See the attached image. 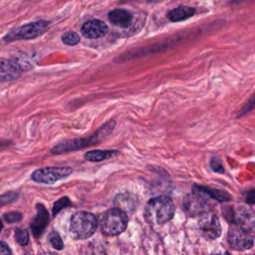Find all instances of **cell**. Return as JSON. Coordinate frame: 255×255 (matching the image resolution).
Returning a JSON list of instances; mask_svg holds the SVG:
<instances>
[{
  "label": "cell",
  "instance_id": "obj_24",
  "mask_svg": "<svg viewBox=\"0 0 255 255\" xmlns=\"http://www.w3.org/2000/svg\"><path fill=\"white\" fill-rule=\"evenodd\" d=\"M0 255H12L10 248L3 241H0Z\"/></svg>",
  "mask_w": 255,
  "mask_h": 255
},
{
  "label": "cell",
  "instance_id": "obj_15",
  "mask_svg": "<svg viewBox=\"0 0 255 255\" xmlns=\"http://www.w3.org/2000/svg\"><path fill=\"white\" fill-rule=\"evenodd\" d=\"M195 13V9L190 6L181 5L167 13V18L172 22H179L192 17Z\"/></svg>",
  "mask_w": 255,
  "mask_h": 255
},
{
  "label": "cell",
  "instance_id": "obj_13",
  "mask_svg": "<svg viewBox=\"0 0 255 255\" xmlns=\"http://www.w3.org/2000/svg\"><path fill=\"white\" fill-rule=\"evenodd\" d=\"M36 209H37V214L32 220L30 226H31L33 235L36 238H38L39 236L42 235V233L44 232L45 228L49 223V214L45 206L40 203L36 205Z\"/></svg>",
  "mask_w": 255,
  "mask_h": 255
},
{
  "label": "cell",
  "instance_id": "obj_28",
  "mask_svg": "<svg viewBox=\"0 0 255 255\" xmlns=\"http://www.w3.org/2000/svg\"><path fill=\"white\" fill-rule=\"evenodd\" d=\"M213 255H231V254H229L227 252H223V253H218V254H213Z\"/></svg>",
  "mask_w": 255,
  "mask_h": 255
},
{
  "label": "cell",
  "instance_id": "obj_4",
  "mask_svg": "<svg viewBox=\"0 0 255 255\" xmlns=\"http://www.w3.org/2000/svg\"><path fill=\"white\" fill-rule=\"evenodd\" d=\"M128 225V217L120 208L107 210L100 219V227L103 234L114 236L122 233Z\"/></svg>",
  "mask_w": 255,
  "mask_h": 255
},
{
  "label": "cell",
  "instance_id": "obj_27",
  "mask_svg": "<svg viewBox=\"0 0 255 255\" xmlns=\"http://www.w3.org/2000/svg\"><path fill=\"white\" fill-rule=\"evenodd\" d=\"M246 1H249V0H230V4L231 5H237V4H240V3H243V2H246Z\"/></svg>",
  "mask_w": 255,
  "mask_h": 255
},
{
  "label": "cell",
  "instance_id": "obj_11",
  "mask_svg": "<svg viewBox=\"0 0 255 255\" xmlns=\"http://www.w3.org/2000/svg\"><path fill=\"white\" fill-rule=\"evenodd\" d=\"M23 71V68L17 61L0 58V82L16 80L22 75Z\"/></svg>",
  "mask_w": 255,
  "mask_h": 255
},
{
  "label": "cell",
  "instance_id": "obj_10",
  "mask_svg": "<svg viewBox=\"0 0 255 255\" xmlns=\"http://www.w3.org/2000/svg\"><path fill=\"white\" fill-rule=\"evenodd\" d=\"M199 229L202 235L207 239H215L221 234V226L216 215L205 212L201 214L198 221Z\"/></svg>",
  "mask_w": 255,
  "mask_h": 255
},
{
  "label": "cell",
  "instance_id": "obj_23",
  "mask_svg": "<svg viewBox=\"0 0 255 255\" xmlns=\"http://www.w3.org/2000/svg\"><path fill=\"white\" fill-rule=\"evenodd\" d=\"M4 218L7 222L9 223H13V222H16V221H19L21 220L22 218V214L20 212H17V211H14V212H8L6 214H4Z\"/></svg>",
  "mask_w": 255,
  "mask_h": 255
},
{
  "label": "cell",
  "instance_id": "obj_26",
  "mask_svg": "<svg viewBox=\"0 0 255 255\" xmlns=\"http://www.w3.org/2000/svg\"><path fill=\"white\" fill-rule=\"evenodd\" d=\"M155 0H121L120 3H129V2H139V3H150Z\"/></svg>",
  "mask_w": 255,
  "mask_h": 255
},
{
  "label": "cell",
  "instance_id": "obj_21",
  "mask_svg": "<svg viewBox=\"0 0 255 255\" xmlns=\"http://www.w3.org/2000/svg\"><path fill=\"white\" fill-rule=\"evenodd\" d=\"M15 239L21 245H26L29 241V234L26 229L17 228L15 230Z\"/></svg>",
  "mask_w": 255,
  "mask_h": 255
},
{
  "label": "cell",
  "instance_id": "obj_31",
  "mask_svg": "<svg viewBox=\"0 0 255 255\" xmlns=\"http://www.w3.org/2000/svg\"><path fill=\"white\" fill-rule=\"evenodd\" d=\"M25 255H32V254H30V253H26Z\"/></svg>",
  "mask_w": 255,
  "mask_h": 255
},
{
  "label": "cell",
  "instance_id": "obj_3",
  "mask_svg": "<svg viewBox=\"0 0 255 255\" xmlns=\"http://www.w3.org/2000/svg\"><path fill=\"white\" fill-rule=\"evenodd\" d=\"M97 227L98 220L90 212H77L71 217L70 232L74 238L87 239L94 234Z\"/></svg>",
  "mask_w": 255,
  "mask_h": 255
},
{
  "label": "cell",
  "instance_id": "obj_9",
  "mask_svg": "<svg viewBox=\"0 0 255 255\" xmlns=\"http://www.w3.org/2000/svg\"><path fill=\"white\" fill-rule=\"evenodd\" d=\"M183 206L186 212L191 216L207 212L208 201L206 199V194L193 187V192L184 197Z\"/></svg>",
  "mask_w": 255,
  "mask_h": 255
},
{
  "label": "cell",
  "instance_id": "obj_7",
  "mask_svg": "<svg viewBox=\"0 0 255 255\" xmlns=\"http://www.w3.org/2000/svg\"><path fill=\"white\" fill-rule=\"evenodd\" d=\"M73 172L71 167L68 166H48L36 169L31 178L35 182L44 183V184H53L61 179H64L71 175Z\"/></svg>",
  "mask_w": 255,
  "mask_h": 255
},
{
  "label": "cell",
  "instance_id": "obj_1",
  "mask_svg": "<svg viewBox=\"0 0 255 255\" xmlns=\"http://www.w3.org/2000/svg\"><path fill=\"white\" fill-rule=\"evenodd\" d=\"M115 127V122L110 121L107 123L105 126H103L95 134L86 137V138H75V139H69V140H64L57 145H55L51 152L53 154H61V153H66L69 151H74L78 150L81 148H84L89 145H94L102 141L107 135L111 133Z\"/></svg>",
  "mask_w": 255,
  "mask_h": 255
},
{
  "label": "cell",
  "instance_id": "obj_16",
  "mask_svg": "<svg viewBox=\"0 0 255 255\" xmlns=\"http://www.w3.org/2000/svg\"><path fill=\"white\" fill-rule=\"evenodd\" d=\"M120 151L119 150H101V149H95V150H90L88 152L85 153V159L89 160V161H101L113 156H116L117 154H119Z\"/></svg>",
  "mask_w": 255,
  "mask_h": 255
},
{
  "label": "cell",
  "instance_id": "obj_30",
  "mask_svg": "<svg viewBox=\"0 0 255 255\" xmlns=\"http://www.w3.org/2000/svg\"><path fill=\"white\" fill-rule=\"evenodd\" d=\"M2 227H3V224H2V221L0 220V230L2 229Z\"/></svg>",
  "mask_w": 255,
  "mask_h": 255
},
{
  "label": "cell",
  "instance_id": "obj_22",
  "mask_svg": "<svg viewBox=\"0 0 255 255\" xmlns=\"http://www.w3.org/2000/svg\"><path fill=\"white\" fill-rule=\"evenodd\" d=\"M49 241L51 243V245L57 249V250H61L64 248V243L62 241V238L60 237V235L57 232H52L49 235Z\"/></svg>",
  "mask_w": 255,
  "mask_h": 255
},
{
  "label": "cell",
  "instance_id": "obj_17",
  "mask_svg": "<svg viewBox=\"0 0 255 255\" xmlns=\"http://www.w3.org/2000/svg\"><path fill=\"white\" fill-rule=\"evenodd\" d=\"M193 187H195L196 189L200 190L201 192L205 193L206 196H209L215 200L218 201H227L230 200L231 197L229 196L228 193L222 191V190H216V189H211V188H207V187H202V186H198V185H194Z\"/></svg>",
  "mask_w": 255,
  "mask_h": 255
},
{
  "label": "cell",
  "instance_id": "obj_12",
  "mask_svg": "<svg viewBox=\"0 0 255 255\" xmlns=\"http://www.w3.org/2000/svg\"><path fill=\"white\" fill-rule=\"evenodd\" d=\"M81 32L83 36L88 39H98L107 34L108 26L102 20L92 19L83 24Z\"/></svg>",
  "mask_w": 255,
  "mask_h": 255
},
{
  "label": "cell",
  "instance_id": "obj_14",
  "mask_svg": "<svg viewBox=\"0 0 255 255\" xmlns=\"http://www.w3.org/2000/svg\"><path fill=\"white\" fill-rule=\"evenodd\" d=\"M109 20L110 22L121 28H128L132 23V15L124 9H114L109 12Z\"/></svg>",
  "mask_w": 255,
  "mask_h": 255
},
{
  "label": "cell",
  "instance_id": "obj_18",
  "mask_svg": "<svg viewBox=\"0 0 255 255\" xmlns=\"http://www.w3.org/2000/svg\"><path fill=\"white\" fill-rule=\"evenodd\" d=\"M62 42L68 46H75L80 43V36L74 31H68L62 35Z\"/></svg>",
  "mask_w": 255,
  "mask_h": 255
},
{
  "label": "cell",
  "instance_id": "obj_20",
  "mask_svg": "<svg viewBox=\"0 0 255 255\" xmlns=\"http://www.w3.org/2000/svg\"><path fill=\"white\" fill-rule=\"evenodd\" d=\"M68 206H71V201L68 197H62L60 199H58L54 205H53V208H52V213L53 215L55 216L56 214H58L63 208H66Z\"/></svg>",
  "mask_w": 255,
  "mask_h": 255
},
{
  "label": "cell",
  "instance_id": "obj_8",
  "mask_svg": "<svg viewBox=\"0 0 255 255\" xmlns=\"http://www.w3.org/2000/svg\"><path fill=\"white\" fill-rule=\"evenodd\" d=\"M253 235L249 228L234 224L228 232V243L231 248L236 250H247L253 246Z\"/></svg>",
  "mask_w": 255,
  "mask_h": 255
},
{
  "label": "cell",
  "instance_id": "obj_29",
  "mask_svg": "<svg viewBox=\"0 0 255 255\" xmlns=\"http://www.w3.org/2000/svg\"><path fill=\"white\" fill-rule=\"evenodd\" d=\"M41 255H55V254H53V253H49V252H44V253H42Z\"/></svg>",
  "mask_w": 255,
  "mask_h": 255
},
{
  "label": "cell",
  "instance_id": "obj_19",
  "mask_svg": "<svg viewBox=\"0 0 255 255\" xmlns=\"http://www.w3.org/2000/svg\"><path fill=\"white\" fill-rule=\"evenodd\" d=\"M18 197H19V195L15 191H9V192H6V193L0 195V208L15 202L18 199Z\"/></svg>",
  "mask_w": 255,
  "mask_h": 255
},
{
  "label": "cell",
  "instance_id": "obj_25",
  "mask_svg": "<svg viewBox=\"0 0 255 255\" xmlns=\"http://www.w3.org/2000/svg\"><path fill=\"white\" fill-rule=\"evenodd\" d=\"M255 108V95L249 100V102L246 104V106L244 107V109L242 110V113H246L252 109Z\"/></svg>",
  "mask_w": 255,
  "mask_h": 255
},
{
  "label": "cell",
  "instance_id": "obj_2",
  "mask_svg": "<svg viewBox=\"0 0 255 255\" xmlns=\"http://www.w3.org/2000/svg\"><path fill=\"white\" fill-rule=\"evenodd\" d=\"M174 214V204L166 196L151 198L145 205L144 216L146 220L153 224H164L169 221Z\"/></svg>",
  "mask_w": 255,
  "mask_h": 255
},
{
  "label": "cell",
  "instance_id": "obj_5",
  "mask_svg": "<svg viewBox=\"0 0 255 255\" xmlns=\"http://www.w3.org/2000/svg\"><path fill=\"white\" fill-rule=\"evenodd\" d=\"M50 22L47 20H38L31 22L11 30L3 40L6 42H14L20 40H33L43 35L48 29Z\"/></svg>",
  "mask_w": 255,
  "mask_h": 255
},
{
  "label": "cell",
  "instance_id": "obj_6",
  "mask_svg": "<svg viewBox=\"0 0 255 255\" xmlns=\"http://www.w3.org/2000/svg\"><path fill=\"white\" fill-rule=\"evenodd\" d=\"M185 39H186V37H183L182 35H176V36L170 38L169 41H163V42L155 43V44H152V45L141 47L139 49L128 50L126 53L120 55L119 58L116 59L115 61L116 62H124V61H128V60H132L134 58L142 57V56H145V55H148V54L157 53V52L163 51L165 49H168L170 46L178 44L182 40H185Z\"/></svg>",
  "mask_w": 255,
  "mask_h": 255
}]
</instances>
